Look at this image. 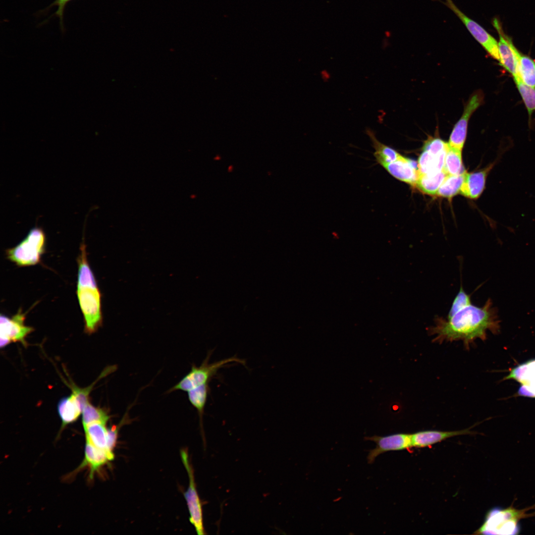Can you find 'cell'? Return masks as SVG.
<instances>
[{
  "label": "cell",
  "mask_w": 535,
  "mask_h": 535,
  "mask_svg": "<svg viewBox=\"0 0 535 535\" xmlns=\"http://www.w3.org/2000/svg\"><path fill=\"white\" fill-rule=\"evenodd\" d=\"M533 506L518 509L512 505L505 508L495 507L487 513L485 520L477 531L479 534L514 535L520 531V521L535 516V512L528 513Z\"/></svg>",
  "instance_id": "3"
},
{
  "label": "cell",
  "mask_w": 535,
  "mask_h": 535,
  "mask_svg": "<svg viewBox=\"0 0 535 535\" xmlns=\"http://www.w3.org/2000/svg\"><path fill=\"white\" fill-rule=\"evenodd\" d=\"M461 151L449 146L443 168L448 175H457L466 171L462 164Z\"/></svg>",
  "instance_id": "21"
},
{
  "label": "cell",
  "mask_w": 535,
  "mask_h": 535,
  "mask_svg": "<svg viewBox=\"0 0 535 535\" xmlns=\"http://www.w3.org/2000/svg\"><path fill=\"white\" fill-rule=\"evenodd\" d=\"M448 149L438 155L424 150L418 160V174L432 173L442 170Z\"/></svg>",
  "instance_id": "18"
},
{
  "label": "cell",
  "mask_w": 535,
  "mask_h": 535,
  "mask_svg": "<svg viewBox=\"0 0 535 535\" xmlns=\"http://www.w3.org/2000/svg\"><path fill=\"white\" fill-rule=\"evenodd\" d=\"M125 417L124 416L118 425L112 426L107 429V448L109 452H113L112 450L116 443L119 429L126 420L125 419Z\"/></svg>",
  "instance_id": "29"
},
{
  "label": "cell",
  "mask_w": 535,
  "mask_h": 535,
  "mask_svg": "<svg viewBox=\"0 0 535 535\" xmlns=\"http://www.w3.org/2000/svg\"><path fill=\"white\" fill-rule=\"evenodd\" d=\"M519 71L523 82L529 86L535 88V60L527 55L520 54Z\"/></svg>",
  "instance_id": "25"
},
{
  "label": "cell",
  "mask_w": 535,
  "mask_h": 535,
  "mask_svg": "<svg viewBox=\"0 0 535 535\" xmlns=\"http://www.w3.org/2000/svg\"><path fill=\"white\" fill-rule=\"evenodd\" d=\"M0 324V346L2 348L12 342H21L26 345L25 338L33 328L24 324L25 314L21 310L12 318L1 314Z\"/></svg>",
  "instance_id": "6"
},
{
  "label": "cell",
  "mask_w": 535,
  "mask_h": 535,
  "mask_svg": "<svg viewBox=\"0 0 535 535\" xmlns=\"http://www.w3.org/2000/svg\"><path fill=\"white\" fill-rule=\"evenodd\" d=\"M471 428L453 431L427 430L412 433L413 447L423 448L440 442L447 438L462 435L473 434Z\"/></svg>",
  "instance_id": "14"
},
{
  "label": "cell",
  "mask_w": 535,
  "mask_h": 535,
  "mask_svg": "<svg viewBox=\"0 0 535 535\" xmlns=\"http://www.w3.org/2000/svg\"><path fill=\"white\" fill-rule=\"evenodd\" d=\"M500 329L496 309L488 299L482 307L473 304L466 306L449 318L437 317L428 333L432 341L439 344L462 341L469 349L477 339L485 340L488 331L494 334Z\"/></svg>",
  "instance_id": "1"
},
{
  "label": "cell",
  "mask_w": 535,
  "mask_h": 535,
  "mask_svg": "<svg viewBox=\"0 0 535 535\" xmlns=\"http://www.w3.org/2000/svg\"><path fill=\"white\" fill-rule=\"evenodd\" d=\"M210 357V355L207 356L199 367L193 365L191 371L171 388L170 391L182 390L187 392L199 386L208 383L219 369L228 364L233 363L245 364L244 360L236 357L227 358L209 364Z\"/></svg>",
  "instance_id": "5"
},
{
  "label": "cell",
  "mask_w": 535,
  "mask_h": 535,
  "mask_svg": "<svg viewBox=\"0 0 535 535\" xmlns=\"http://www.w3.org/2000/svg\"><path fill=\"white\" fill-rule=\"evenodd\" d=\"M498 156L495 160L484 169L474 173L466 172L460 193L464 196L471 199H477L483 191L486 179L490 171L494 166L501 160L502 155Z\"/></svg>",
  "instance_id": "13"
},
{
  "label": "cell",
  "mask_w": 535,
  "mask_h": 535,
  "mask_svg": "<svg viewBox=\"0 0 535 535\" xmlns=\"http://www.w3.org/2000/svg\"><path fill=\"white\" fill-rule=\"evenodd\" d=\"M45 243L44 231L40 227H34L18 245L6 251L7 257L18 266L36 265L44 252Z\"/></svg>",
  "instance_id": "4"
},
{
  "label": "cell",
  "mask_w": 535,
  "mask_h": 535,
  "mask_svg": "<svg viewBox=\"0 0 535 535\" xmlns=\"http://www.w3.org/2000/svg\"><path fill=\"white\" fill-rule=\"evenodd\" d=\"M382 166L396 179L416 185L419 174L417 165L413 160L400 155L396 160Z\"/></svg>",
  "instance_id": "15"
},
{
  "label": "cell",
  "mask_w": 535,
  "mask_h": 535,
  "mask_svg": "<svg viewBox=\"0 0 535 535\" xmlns=\"http://www.w3.org/2000/svg\"><path fill=\"white\" fill-rule=\"evenodd\" d=\"M505 379H514L520 383L518 391L519 396L535 398V359L514 368Z\"/></svg>",
  "instance_id": "12"
},
{
  "label": "cell",
  "mask_w": 535,
  "mask_h": 535,
  "mask_svg": "<svg viewBox=\"0 0 535 535\" xmlns=\"http://www.w3.org/2000/svg\"><path fill=\"white\" fill-rule=\"evenodd\" d=\"M444 3L463 22L472 36L484 48L490 55L499 61L498 46L497 41L483 27L463 13L452 0H445Z\"/></svg>",
  "instance_id": "9"
},
{
  "label": "cell",
  "mask_w": 535,
  "mask_h": 535,
  "mask_svg": "<svg viewBox=\"0 0 535 535\" xmlns=\"http://www.w3.org/2000/svg\"><path fill=\"white\" fill-rule=\"evenodd\" d=\"M466 171L457 175H448L439 188L436 195L451 198L459 193Z\"/></svg>",
  "instance_id": "22"
},
{
  "label": "cell",
  "mask_w": 535,
  "mask_h": 535,
  "mask_svg": "<svg viewBox=\"0 0 535 535\" xmlns=\"http://www.w3.org/2000/svg\"><path fill=\"white\" fill-rule=\"evenodd\" d=\"M71 0H55L49 6V7L54 5L58 6L57 10L54 14L59 17L60 27L62 29H63V18L65 6L66 4Z\"/></svg>",
  "instance_id": "30"
},
{
  "label": "cell",
  "mask_w": 535,
  "mask_h": 535,
  "mask_svg": "<svg viewBox=\"0 0 535 535\" xmlns=\"http://www.w3.org/2000/svg\"><path fill=\"white\" fill-rule=\"evenodd\" d=\"M514 80L527 108L529 120H531V116L535 111V88L525 84L521 77Z\"/></svg>",
  "instance_id": "26"
},
{
  "label": "cell",
  "mask_w": 535,
  "mask_h": 535,
  "mask_svg": "<svg viewBox=\"0 0 535 535\" xmlns=\"http://www.w3.org/2000/svg\"><path fill=\"white\" fill-rule=\"evenodd\" d=\"M78 264L76 293L84 316L85 331L92 334L97 330L102 321L101 295L88 262L84 242L80 246Z\"/></svg>",
  "instance_id": "2"
},
{
  "label": "cell",
  "mask_w": 535,
  "mask_h": 535,
  "mask_svg": "<svg viewBox=\"0 0 535 535\" xmlns=\"http://www.w3.org/2000/svg\"><path fill=\"white\" fill-rule=\"evenodd\" d=\"M366 440L374 442L376 446L369 451L367 460L369 464L374 463L379 455L392 451H399L413 447L412 434L397 433L385 436H366Z\"/></svg>",
  "instance_id": "7"
},
{
  "label": "cell",
  "mask_w": 535,
  "mask_h": 535,
  "mask_svg": "<svg viewBox=\"0 0 535 535\" xmlns=\"http://www.w3.org/2000/svg\"><path fill=\"white\" fill-rule=\"evenodd\" d=\"M448 144L439 138L428 140L425 144L424 150L434 155H438L448 148Z\"/></svg>",
  "instance_id": "28"
},
{
  "label": "cell",
  "mask_w": 535,
  "mask_h": 535,
  "mask_svg": "<svg viewBox=\"0 0 535 535\" xmlns=\"http://www.w3.org/2000/svg\"><path fill=\"white\" fill-rule=\"evenodd\" d=\"M493 25L499 37L498 43L499 61L512 75L514 79L521 77L519 71V56L520 53L514 46L511 40L503 32L502 27L497 19L493 20Z\"/></svg>",
  "instance_id": "10"
},
{
  "label": "cell",
  "mask_w": 535,
  "mask_h": 535,
  "mask_svg": "<svg viewBox=\"0 0 535 535\" xmlns=\"http://www.w3.org/2000/svg\"><path fill=\"white\" fill-rule=\"evenodd\" d=\"M181 457L189 477V486L184 494L190 513V521L194 526L197 533L204 535L202 504L198 496L195 482L193 472L189 464L187 453L182 450Z\"/></svg>",
  "instance_id": "8"
},
{
  "label": "cell",
  "mask_w": 535,
  "mask_h": 535,
  "mask_svg": "<svg viewBox=\"0 0 535 535\" xmlns=\"http://www.w3.org/2000/svg\"><path fill=\"white\" fill-rule=\"evenodd\" d=\"M110 416L105 409L93 406L89 401L82 411L83 427L90 424L100 422L106 424Z\"/></svg>",
  "instance_id": "23"
},
{
  "label": "cell",
  "mask_w": 535,
  "mask_h": 535,
  "mask_svg": "<svg viewBox=\"0 0 535 535\" xmlns=\"http://www.w3.org/2000/svg\"><path fill=\"white\" fill-rule=\"evenodd\" d=\"M105 424L96 422L83 427L86 441L95 446L109 452L107 448V429Z\"/></svg>",
  "instance_id": "19"
},
{
  "label": "cell",
  "mask_w": 535,
  "mask_h": 535,
  "mask_svg": "<svg viewBox=\"0 0 535 535\" xmlns=\"http://www.w3.org/2000/svg\"><path fill=\"white\" fill-rule=\"evenodd\" d=\"M472 304L471 295L468 294L461 286L460 290L455 297L446 318L454 315L461 309Z\"/></svg>",
  "instance_id": "27"
},
{
  "label": "cell",
  "mask_w": 535,
  "mask_h": 535,
  "mask_svg": "<svg viewBox=\"0 0 535 535\" xmlns=\"http://www.w3.org/2000/svg\"><path fill=\"white\" fill-rule=\"evenodd\" d=\"M114 457L113 453L98 448L86 441L84 458L77 469L88 467L90 469L89 477L91 479L96 471H98L108 462L112 460Z\"/></svg>",
  "instance_id": "16"
},
{
  "label": "cell",
  "mask_w": 535,
  "mask_h": 535,
  "mask_svg": "<svg viewBox=\"0 0 535 535\" xmlns=\"http://www.w3.org/2000/svg\"><path fill=\"white\" fill-rule=\"evenodd\" d=\"M447 176L443 170L432 173L419 174L416 186L426 194L435 195Z\"/></svg>",
  "instance_id": "20"
},
{
  "label": "cell",
  "mask_w": 535,
  "mask_h": 535,
  "mask_svg": "<svg viewBox=\"0 0 535 535\" xmlns=\"http://www.w3.org/2000/svg\"><path fill=\"white\" fill-rule=\"evenodd\" d=\"M209 391L208 383L202 385L187 391L188 399L192 406L197 410L201 421H202L203 415Z\"/></svg>",
  "instance_id": "24"
},
{
  "label": "cell",
  "mask_w": 535,
  "mask_h": 535,
  "mask_svg": "<svg viewBox=\"0 0 535 535\" xmlns=\"http://www.w3.org/2000/svg\"><path fill=\"white\" fill-rule=\"evenodd\" d=\"M57 409L61 420V429L76 421L82 413L78 403L72 394L61 398L57 404Z\"/></svg>",
  "instance_id": "17"
},
{
  "label": "cell",
  "mask_w": 535,
  "mask_h": 535,
  "mask_svg": "<svg viewBox=\"0 0 535 535\" xmlns=\"http://www.w3.org/2000/svg\"><path fill=\"white\" fill-rule=\"evenodd\" d=\"M481 92L475 93L469 99L463 113L455 125L450 136L448 145L462 151L467 136L468 121L473 112L483 102Z\"/></svg>",
  "instance_id": "11"
}]
</instances>
